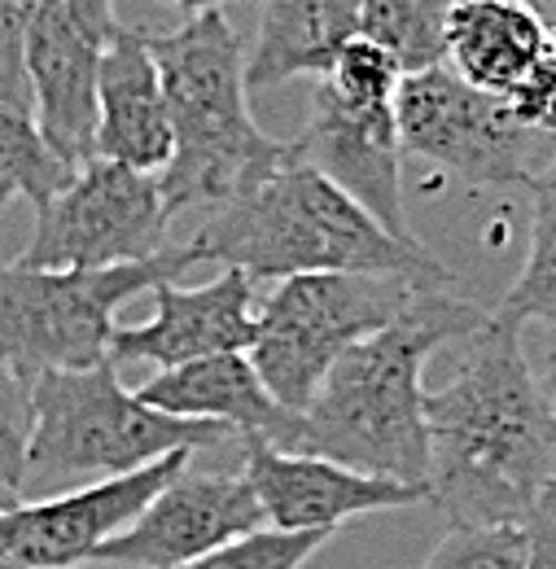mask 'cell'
I'll return each mask as SVG.
<instances>
[{"instance_id":"cell-1","label":"cell","mask_w":556,"mask_h":569,"mask_svg":"<svg viewBox=\"0 0 556 569\" xmlns=\"http://www.w3.org/2000/svg\"><path fill=\"white\" fill-rule=\"evenodd\" d=\"M465 342L460 368L425 390L429 499L451 521H526L556 478V412L522 325L490 311Z\"/></svg>"},{"instance_id":"cell-2","label":"cell","mask_w":556,"mask_h":569,"mask_svg":"<svg viewBox=\"0 0 556 569\" xmlns=\"http://www.w3.org/2000/svg\"><path fill=\"white\" fill-rule=\"evenodd\" d=\"M490 320L478 302L429 284L386 329L359 338L334 359L311 403L298 412L294 451L329 456L347 469L429 487L425 359L443 342L474 338Z\"/></svg>"},{"instance_id":"cell-3","label":"cell","mask_w":556,"mask_h":569,"mask_svg":"<svg viewBox=\"0 0 556 569\" xmlns=\"http://www.w3.org/2000/svg\"><path fill=\"white\" fill-rule=\"evenodd\" d=\"M185 263L241 268L255 281L298 272H404L456 284V272L438 263L417 237L386 232L347 189L316 171L298 149L272 167L255 189L198 223V232L171 246Z\"/></svg>"},{"instance_id":"cell-4","label":"cell","mask_w":556,"mask_h":569,"mask_svg":"<svg viewBox=\"0 0 556 569\" xmlns=\"http://www.w3.org/2000/svg\"><path fill=\"white\" fill-rule=\"evenodd\" d=\"M171 114V158L158 171L167 214L228 207L280 167L294 141H272L250 119L246 58L224 9H198L185 27L149 36Z\"/></svg>"},{"instance_id":"cell-5","label":"cell","mask_w":556,"mask_h":569,"mask_svg":"<svg viewBox=\"0 0 556 569\" xmlns=\"http://www.w3.org/2000/svg\"><path fill=\"white\" fill-rule=\"evenodd\" d=\"M237 438L215 421H185L140 403L115 377V359L88 368H49L31 377V429H27V482L119 478L171 451H202Z\"/></svg>"},{"instance_id":"cell-6","label":"cell","mask_w":556,"mask_h":569,"mask_svg":"<svg viewBox=\"0 0 556 569\" xmlns=\"http://www.w3.org/2000/svg\"><path fill=\"white\" fill-rule=\"evenodd\" d=\"M429 284L404 272H298L259 302L250 363L285 408L302 412L334 368V359L359 338L399 320Z\"/></svg>"},{"instance_id":"cell-7","label":"cell","mask_w":556,"mask_h":569,"mask_svg":"<svg viewBox=\"0 0 556 569\" xmlns=\"http://www.w3.org/2000/svg\"><path fill=\"white\" fill-rule=\"evenodd\" d=\"M185 272L180 254L167 246L137 263L115 268H22L0 263V359L22 377L49 368H88L101 363L110 347L115 311L149 293L153 284L176 281Z\"/></svg>"},{"instance_id":"cell-8","label":"cell","mask_w":556,"mask_h":569,"mask_svg":"<svg viewBox=\"0 0 556 569\" xmlns=\"http://www.w3.org/2000/svg\"><path fill=\"white\" fill-rule=\"evenodd\" d=\"M395 128L408 153L478 189H535L556 153V141L530 132L513 114L508 97L478 92L447 67L399 79Z\"/></svg>"},{"instance_id":"cell-9","label":"cell","mask_w":556,"mask_h":569,"mask_svg":"<svg viewBox=\"0 0 556 569\" xmlns=\"http://www.w3.org/2000/svg\"><path fill=\"white\" fill-rule=\"evenodd\" d=\"M167 202L153 171L88 158L67 184L36 207L22 268H115L167 250Z\"/></svg>"},{"instance_id":"cell-10","label":"cell","mask_w":556,"mask_h":569,"mask_svg":"<svg viewBox=\"0 0 556 569\" xmlns=\"http://www.w3.org/2000/svg\"><path fill=\"white\" fill-rule=\"evenodd\" d=\"M115 0H40L27 31V92L31 114L70 167L92 158L97 74L115 40Z\"/></svg>"},{"instance_id":"cell-11","label":"cell","mask_w":556,"mask_h":569,"mask_svg":"<svg viewBox=\"0 0 556 569\" xmlns=\"http://www.w3.org/2000/svg\"><path fill=\"white\" fill-rule=\"evenodd\" d=\"M193 451H171L145 469L119 473V478H97L92 487H79L67 496L36 499V503H13L0 512V543L40 569H75L92 561V552L128 530L137 512L158 496L180 469H189Z\"/></svg>"},{"instance_id":"cell-12","label":"cell","mask_w":556,"mask_h":569,"mask_svg":"<svg viewBox=\"0 0 556 569\" xmlns=\"http://www.w3.org/2000/svg\"><path fill=\"white\" fill-rule=\"evenodd\" d=\"M264 526V508L246 473H189L180 469L137 512L128 530L106 539L92 561L128 569H176L207 557L210 548Z\"/></svg>"},{"instance_id":"cell-13","label":"cell","mask_w":556,"mask_h":569,"mask_svg":"<svg viewBox=\"0 0 556 569\" xmlns=\"http://www.w3.org/2000/svg\"><path fill=\"white\" fill-rule=\"evenodd\" d=\"M241 442V473L264 508V521L277 530H338L342 521L413 508L429 499V487L377 478L347 469L329 456L311 451H280L264 438H237Z\"/></svg>"},{"instance_id":"cell-14","label":"cell","mask_w":556,"mask_h":569,"mask_svg":"<svg viewBox=\"0 0 556 569\" xmlns=\"http://www.w3.org/2000/svg\"><path fill=\"white\" fill-rule=\"evenodd\" d=\"M294 149L338 189H347L386 232L413 237L399 184L404 144L395 128V101H350L320 79L311 97V123Z\"/></svg>"},{"instance_id":"cell-15","label":"cell","mask_w":556,"mask_h":569,"mask_svg":"<svg viewBox=\"0 0 556 569\" xmlns=\"http://www.w3.org/2000/svg\"><path fill=\"white\" fill-rule=\"evenodd\" d=\"M153 293V316L145 325H115L106 356L115 363L176 368L189 359L250 351L259 325V289L241 268H224L207 284L162 281Z\"/></svg>"},{"instance_id":"cell-16","label":"cell","mask_w":556,"mask_h":569,"mask_svg":"<svg viewBox=\"0 0 556 569\" xmlns=\"http://www.w3.org/2000/svg\"><path fill=\"white\" fill-rule=\"evenodd\" d=\"M140 403L185 417V421H215L228 426L237 438H264L268 447L294 451L298 438V412L285 408L277 395L264 386L246 351L202 356L176 368H158L149 381H140Z\"/></svg>"},{"instance_id":"cell-17","label":"cell","mask_w":556,"mask_h":569,"mask_svg":"<svg viewBox=\"0 0 556 569\" xmlns=\"http://www.w3.org/2000/svg\"><path fill=\"white\" fill-rule=\"evenodd\" d=\"M92 158L123 162L137 171H162L171 158V114L162 74L149 53V31L123 27L106 44L97 74V132Z\"/></svg>"},{"instance_id":"cell-18","label":"cell","mask_w":556,"mask_h":569,"mask_svg":"<svg viewBox=\"0 0 556 569\" xmlns=\"http://www.w3.org/2000/svg\"><path fill=\"white\" fill-rule=\"evenodd\" d=\"M548 40L544 18L522 0H451L443 22V67L469 88L508 97Z\"/></svg>"},{"instance_id":"cell-19","label":"cell","mask_w":556,"mask_h":569,"mask_svg":"<svg viewBox=\"0 0 556 569\" xmlns=\"http://www.w3.org/2000/svg\"><path fill=\"white\" fill-rule=\"evenodd\" d=\"M359 4L364 0H264L246 88L264 92L298 74H325L338 49L359 36Z\"/></svg>"},{"instance_id":"cell-20","label":"cell","mask_w":556,"mask_h":569,"mask_svg":"<svg viewBox=\"0 0 556 569\" xmlns=\"http://www.w3.org/2000/svg\"><path fill=\"white\" fill-rule=\"evenodd\" d=\"M495 316L522 329L526 320H544L556 333V153L535 180V223H530L526 268L495 307Z\"/></svg>"},{"instance_id":"cell-21","label":"cell","mask_w":556,"mask_h":569,"mask_svg":"<svg viewBox=\"0 0 556 569\" xmlns=\"http://www.w3.org/2000/svg\"><path fill=\"white\" fill-rule=\"evenodd\" d=\"M451 0H364L359 4V36L381 44L399 71L443 67V22Z\"/></svg>"},{"instance_id":"cell-22","label":"cell","mask_w":556,"mask_h":569,"mask_svg":"<svg viewBox=\"0 0 556 569\" xmlns=\"http://www.w3.org/2000/svg\"><path fill=\"white\" fill-rule=\"evenodd\" d=\"M75 176L67 158L44 141L36 114L27 106H13L0 97V184L22 193L27 202H49Z\"/></svg>"},{"instance_id":"cell-23","label":"cell","mask_w":556,"mask_h":569,"mask_svg":"<svg viewBox=\"0 0 556 569\" xmlns=\"http://www.w3.org/2000/svg\"><path fill=\"white\" fill-rule=\"evenodd\" d=\"M526 552V521H451L420 569H522Z\"/></svg>"},{"instance_id":"cell-24","label":"cell","mask_w":556,"mask_h":569,"mask_svg":"<svg viewBox=\"0 0 556 569\" xmlns=\"http://www.w3.org/2000/svg\"><path fill=\"white\" fill-rule=\"evenodd\" d=\"M329 543V530H277V526H255L207 557L176 569H302L320 548Z\"/></svg>"},{"instance_id":"cell-25","label":"cell","mask_w":556,"mask_h":569,"mask_svg":"<svg viewBox=\"0 0 556 569\" xmlns=\"http://www.w3.org/2000/svg\"><path fill=\"white\" fill-rule=\"evenodd\" d=\"M320 79L334 83L350 101H395L404 71H399V62L381 44H373L368 36H350L347 44L338 49L334 67Z\"/></svg>"},{"instance_id":"cell-26","label":"cell","mask_w":556,"mask_h":569,"mask_svg":"<svg viewBox=\"0 0 556 569\" xmlns=\"http://www.w3.org/2000/svg\"><path fill=\"white\" fill-rule=\"evenodd\" d=\"M27 429H31V381L0 359V482L22 496L27 482Z\"/></svg>"},{"instance_id":"cell-27","label":"cell","mask_w":556,"mask_h":569,"mask_svg":"<svg viewBox=\"0 0 556 569\" xmlns=\"http://www.w3.org/2000/svg\"><path fill=\"white\" fill-rule=\"evenodd\" d=\"M508 106H513V114H517L530 132L556 141V27H548L544 53H539V62L530 67V74L508 92Z\"/></svg>"},{"instance_id":"cell-28","label":"cell","mask_w":556,"mask_h":569,"mask_svg":"<svg viewBox=\"0 0 556 569\" xmlns=\"http://www.w3.org/2000/svg\"><path fill=\"white\" fill-rule=\"evenodd\" d=\"M40 0H0V97L31 110L27 92V31Z\"/></svg>"},{"instance_id":"cell-29","label":"cell","mask_w":556,"mask_h":569,"mask_svg":"<svg viewBox=\"0 0 556 569\" xmlns=\"http://www.w3.org/2000/svg\"><path fill=\"white\" fill-rule=\"evenodd\" d=\"M526 530H530V552H526L522 569H556V478L544 487V496L535 499Z\"/></svg>"},{"instance_id":"cell-30","label":"cell","mask_w":556,"mask_h":569,"mask_svg":"<svg viewBox=\"0 0 556 569\" xmlns=\"http://www.w3.org/2000/svg\"><path fill=\"white\" fill-rule=\"evenodd\" d=\"M526 356H530V368H535V377H539V386H544V395H548V403L556 412V333L535 342V347H526Z\"/></svg>"},{"instance_id":"cell-31","label":"cell","mask_w":556,"mask_h":569,"mask_svg":"<svg viewBox=\"0 0 556 569\" xmlns=\"http://www.w3.org/2000/svg\"><path fill=\"white\" fill-rule=\"evenodd\" d=\"M522 4H530L544 18V27H556V0H522Z\"/></svg>"},{"instance_id":"cell-32","label":"cell","mask_w":556,"mask_h":569,"mask_svg":"<svg viewBox=\"0 0 556 569\" xmlns=\"http://www.w3.org/2000/svg\"><path fill=\"white\" fill-rule=\"evenodd\" d=\"M171 4H180L185 13H198V9H219L224 0H171Z\"/></svg>"},{"instance_id":"cell-33","label":"cell","mask_w":556,"mask_h":569,"mask_svg":"<svg viewBox=\"0 0 556 569\" xmlns=\"http://www.w3.org/2000/svg\"><path fill=\"white\" fill-rule=\"evenodd\" d=\"M0 569H40V566H27V561H18V557H13V552L0 543Z\"/></svg>"},{"instance_id":"cell-34","label":"cell","mask_w":556,"mask_h":569,"mask_svg":"<svg viewBox=\"0 0 556 569\" xmlns=\"http://www.w3.org/2000/svg\"><path fill=\"white\" fill-rule=\"evenodd\" d=\"M13 503H22V496H18L13 487H4V482H0V512H4V508H13Z\"/></svg>"},{"instance_id":"cell-35","label":"cell","mask_w":556,"mask_h":569,"mask_svg":"<svg viewBox=\"0 0 556 569\" xmlns=\"http://www.w3.org/2000/svg\"><path fill=\"white\" fill-rule=\"evenodd\" d=\"M9 198H13V189H9V184H0V211H4V202H9Z\"/></svg>"}]
</instances>
